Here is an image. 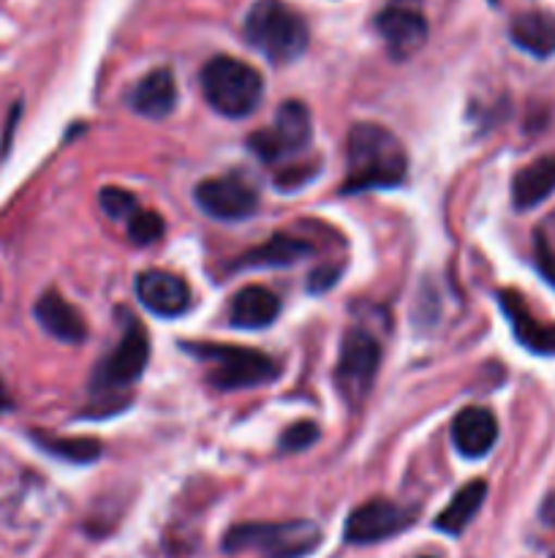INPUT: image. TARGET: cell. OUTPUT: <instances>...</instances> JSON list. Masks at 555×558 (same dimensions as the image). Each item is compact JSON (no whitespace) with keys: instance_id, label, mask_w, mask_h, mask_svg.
<instances>
[{"instance_id":"1","label":"cell","mask_w":555,"mask_h":558,"mask_svg":"<svg viewBox=\"0 0 555 558\" xmlns=\"http://www.w3.org/2000/svg\"><path fill=\"white\" fill-rule=\"evenodd\" d=\"M348 178L341 194L354 196L375 189H395L406 180L408 158L400 140L379 123H357L348 131Z\"/></svg>"},{"instance_id":"2","label":"cell","mask_w":555,"mask_h":558,"mask_svg":"<svg viewBox=\"0 0 555 558\" xmlns=\"http://www.w3.org/2000/svg\"><path fill=\"white\" fill-rule=\"evenodd\" d=\"M245 41L270 63H292L308 47V25L283 0H256L245 16Z\"/></svg>"},{"instance_id":"3","label":"cell","mask_w":555,"mask_h":558,"mask_svg":"<svg viewBox=\"0 0 555 558\" xmlns=\"http://www.w3.org/2000/svg\"><path fill=\"white\" fill-rule=\"evenodd\" d=\"M199 82L207 104L218 114L232 120L248 118L264 96V80L259 71L245 60L229 58V54L207 60Z\"/></svg>"},{"instance_id":"4","label":"cell","mask_w":555,"mask_h":558,"mask_svg":"<svg viewBox=\"0 0 555 558\" xmlns=\"http://www.w3.org/2000/svg\"><path fill=\"white\" fill-rule=\"evenodd\" d=\"M321 543V529L313 521L239 523L223 537L226 554L254 550L261 558H305Z\"/></svg>"},{"instance_id":"5","label":"cell","mask_w":555,"mask_h":558,"mask_svg":"<svg viewBox=\"0 0 555 558\" xmlns=\"http://www.w3.org/2000/svg\"><path fill=\"white\" fill-rule=\"evenodd\" d=\"M183 352L212 365L210 385L221 392L261 387L278 379V365L267 354L232 343H183Z\"/></svg>"},{"instance_id":"6","label":"cell","mask_w":555,"mask_h":558,"mask_svg":"<svg viewBox=\"0 0 555 558\" xmlns=\"http://www.w3.org/2000/svg\"><path fill=\"white\" fill-rule=\"evenodd\" d=\"M310 140H313V123L308 107L299 101H286L267 129L248 136V147L264 163H275L294 153H303Z\"/></svg>"},{"instance_id":"7","label":"cell","mask_w":555,"mask_h":558,"mask_svg":"<svg viewBox=\"0 0 555 558\" xmlns=\"http://www.w3.org/2000/svg\"><path fill=\"white\" fill-rule=\"evenodd\" d=\"M150 360V341L141 332V327L131 319L128 330L118 341V347L98 363L96 376H92V396L107 398L112 392L128 390L131 385L141 379Z\"/></svg>"},{"instance_id":"8","label":"cell","mask_w":555,"mask_h":558,"mask_svg":"<svg viewBox=\"0 0 555 558\" xmlns=\"http://www.w3.org/2000/svg\"><path fill=\"white\" fill-rule=\"evenodd\" d=\"M381 365V347L370 332L348 330L343 336L335 365V381L351 403L362 401Z\"/></svg>"},{"instance_id":"9","label":"cell","mask_w":555,"mask_h":558,"mask_svg":"<svg viewBox=\"0 0 555 558\" xmlns=\"http://www.w3.org/2000/svg\"><path fill=\"white\" fill-rule=\"evenodd\" d=\"M194 199L215 221H245L259 207V194L239 174L201 180L194 191Z\"/></svg>"},{"instance_id":"10","label":"cell","mask_w":555,"mask_h":558,"mask_svg":"<svg viewBox=\"0 0 555 558\" xmlns=\"http://www.w3.org/2000/svg\"><path fill=\"white\" fill-rule=\"evenodd\" d=\"M375 31L395 60L411 58L428 41V20L414 0H392L375 16Z\"/></svg>"},{"instance_id":"11","label":"cell","mask_w":555,"mask_h":558,"mask_svg":"<svg viewBox=\"0 0 555 558\" xmlns=\"http://www.w3.org/2000/svg\"><path fill=\"white\" fill-rule=\"evenodd\" d=\"M414 523V510L386 499H373L357 507L346 521V543L373 545L381 539L397 537Z\"/></svg>"},{"instance_id":"12","label":"cell","mask_w":555,"mask_h":558,"mask_svg":"<svg viewBox=\"0 0 555 558\" xmlns=\"http://www.w3.org/2000/svg\"><path fill=\"white\" fill-rule=\"evenodd\" d=\"M136 298L150 314L161 319H174L190 305V292L185 281L166 270H145L136 278Z\"/></svg>"},{"instance_id":"13","label":"cell","mask_w":555,"mask_h":558,"mask_svg":"<svg viewBox=\"0 0 555 558\" xmlns=\"http://www.w3.org/2000/svg\"><path fill=\"white\" fill-rule=\"evenodd\" d=\"M498 439V423L484 407H466L452 420V445L462 458H482Z\"/></svg>"},{"instance_id":"14","label":"cell","mask_w":555,"mask_h":558,"mask_svg":"<svg viewBox=\"0 0 555 558\" xmlns=\"http://www.w3.org/2000/svg\"><path fill=\"white\" fill-rule=\"evenodd\" d=\"M498 305L504 311L506 322L511 325L517 341L533 354H555V327L542 325V322L533 319V314L528 311L526 300L520 298L511 289H501L498 292Z\"/></svg>"},{"instance_id":"15","label":"cell","mask_w":555,"mask_h":558,"mask_svg":"<svg viewBox=\"0 0 555 558\" xmlns=\"http://www.w3.org/2000/svg\"><path fill=\"white\" fill-rule=\"evenodd\" d=\"M131 109L141 118L161 120L172 114L177 107V80L172 69H156L136 82V87L128 96Z\"/></svg>"},{"instance_id":"16","label":"cell","mask_w":555,"mask_h":558,"mask_svg":"<svg viewBox=\"0 0 555 558\" xmlns=\"http://www.w3.org/2000/svg\"><path fill=\"white\" fill-rule=\"evenodd\" d=\"M36 322L49 332L52 338L63 343H82L87 338V325L82 319L79 311L69 303L60 292H44L41 298L36 300Z\"/></svg>"},{"instance_id":"17","label":"cell","mask_w":555,"mask_h":558,"mask_svg":"<svg viewBox=\"0 0 555 558\" xmlns=\"http://www.w3.org/2000/svg\"><path fill=\"white\" fill-rule=\"evenodd\" d=\"M281 314V300L264 287L239 289L229 305V322L239 330H264Z\"/></svg>"},{"instance_id":"18","label":"cell","mask_w":555,"mask_h":558,"mask_svg":"<svg viewBox=\"0 0 555 558\" xmlns=\"http://www.w3.org/2000/svg\"><path fill=\"white\" fill-rule=\"evenodd\" d=\"M555 191V153L553 156H542L522 167L511 180V205L517 210H531V207L542 205L550 194Z\"/></svg>"},{"instance_id":"19","label":"cell","mask_w":555,"mask_h":558,"mask_svg":"<svg viewBox=\"0 0 555 558\" xmlns=\"http://www.w3.org/2000/svg\"><path fill=\"white\" fill-rule=\"evenodd\" d=\"M509 36L533 58H550L555 54V14L542 9L522 11L511 20Z\"/></svg>"},{"instance_id":"20","label":"cell","mask_w":555,"mask_h":558,"mask_svg":"<svg viewBox=\"0 0 555 558\" xmlns=\"http://www.w3.org/2000/svg\"><path fill=\"white\" fill-rule=\"evenodd\" d=\"M308 254H313V245H310L308 240L286 238V234H272L264 245L250 248L245 251L243 256H237V262H232V267L234 270H254V267H288Z\"/></svg>"},{"instance_id":"21","label":"cell","mask_w":555,"mask_h":558,"mask_svg":"<svg viewBox=\"0 0 555 558\" xmlns=\"http://www.w3.org/2000/svg\"><path fill=\"white\" fill-rule=\"evenodd\" d=\"M484 496H488V483H484V480L466 483L455 496H452L449 505L441 510V515L435 518V529L444 534H452V537L462 534L468 523L477 518V512L482 510Z\"/></svg>"},{"instance_id":"22","label":"cell","mask_w":555,"mask_h":558,"mask_svg":"<svg viewBox=\"0 0 555 558\" xmlns=\"http://www.w3.org/2000/svg\"><path fill=\"white\" fill-rule=\"evenodd\" d=\"M33 441L44 452L69 463H92L101 458V441L98 439H60V436L33 434Z\"/></svg>"},{"instance_id":"23","label":"cell","mask_w":555,"mask_h":558,"mask_svg":"<svg viewBox=\"0 0 555 558\" xmlns=\"http://www.w3.org/2000/svg\"><path fill=\"white\" fill-rule=\"evenodd\" d=\"M98 205L107 213L112 221H128L136 210H139V202L131 191L118 189V185H107V189L98 191Z\"/></svg>"},{"instance_id":"24","label":"cell","mask_w":555,"mask_h":558,"mask_svg":"<svg viewBox=\"0 0 555 558\" xmlns=\"http://www.w3.org/2000/svg\"><path fill=\"white\" fill-rule=\"evenodd\" d=\"M125 223H128L131 243L136 245L158 243V240L163 238V229H166L163 218L152 210H136Z\"/></svg>"},{"instance_id":"25","label":"cell","mask_w":555,"mask_h":558,"mask_svg":"<svg viewBox=\"0 0 555 558\" xmlns=\"http://www.w3.org/2000/svg\"><path fill=\"white\" fill-rule=\"evenodd\" d=\"M319 425L303 420V423H294L292 428H286V434L281 436V452H303L308 447H313L319 441Z\"/></svg>"},{"instance_id":"26","label":"cell","mask_w":555,"mask_h":558,"mask_svg":"<svg viewBox=\"0 0 555 558\" xmlns=\"http://www.w3.org/2000/svg\"><path fill=\"white\" fill-rule=\"evenodd\" d=\"M319 167H321L319 161L294 163V167H286L283 172H278L272 183H275V189H281V191H297V189H303V185H308L310 180L316 178Z\"/></svg>"},{"instance_id":"27","label":"cell","mask_w":555,"mask_h":558,"mask_svg":"<svg viewBox=\"0 0 555 558\" xmlns=\"http://www.w3.org/2000/svg\"><path fill=\"white\" fill-rule=\"evenodd\" d=\"M533 254H536L539 272L547 278V283H553V287H555V254H553V248H550L547 238H544L542 232L533 234Z\"/></svg>"},{"instance_id":"28","label":"cell","mask_w":555,"mask_h":558,"mask_svg":"<svg viewBox=\"0 0 555 558\" xmlns=\"http://www.w3.org/2000/svg\"><path fill=\"white\" fill-rule=\"evenodd\" d=\"M337 276H341V267H319V270H313L308 276V289L313 294L326 292L330 287H335Z\"/></svg>"},{"instance_id":"29","label":"cell","mask_w":555,"mask_h":558,"mask_svg":"<svg viewBox=\"0 0 555 558\" xmlns=\"http://www.w3.org/2000/svg\"><path fill=\"white\" fill-rule=\"evenodd\" d=\"M539 518H542L547 526H555V490L547 494V499L542 501V510H539Z\"/></svg>"},{"instance_id":"30","label":"cell","mask_w":555,"mask_h":558,"mask_svg":"<svg viewBox=\"0 0 555 558\" xmlns=\"http://www.w3.org/2000/svg\"><path fill=\"white\" fill-rule=\"evenodd\" d=\"M16 118H20V104H16L14 107V112H11V118H9V131H5V136H3V156L5 153H9V145H11V134H14V123H16Z\"/></svg>"},{"instance_id":"31","label":"cell","mask_w":555,"mask_h":558,"mask_svg":"<svg viewBox=\"0 0 555 558\" xmlns=\"http://www.w3.org/2000/svg\"><path fill=\"white\" fill-rule=\"evenodd\" d=\"M9 409H11V398H9V390H5L3 379H0V414H3V412H9Z\"/></svg>"},{"instance_id":"32","label":"cell","mask_w":555,"mask_h":558,"mask_svg":"<svg viewBox=\"0 0 555 558\" xmlns=\"http://www.w3.org/2000/svg\"><path fill=\"white\" fill-rule=\"evenodd\" d=\"M419 558H433V556H419Z\"/></svg>"},{"instance_id":"33","label":"cell","mask_w":555,"mask_h":558,"mask_svg":"<svg viewBox=\"0 0 555 558\" xmlns=\"http://www.w3.org/2000/svg\"><path fill=\"white\" fill-rule=\"evenodd\" d=\"M490 3H498V0H490Z\"/></svg>"}]
</instances>
